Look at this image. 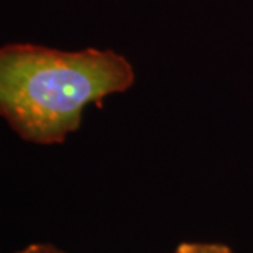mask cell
I'll use <instances>...</instances> for the list:
<instances>
[{"label":"cell","mask_w":253,"mask_h":253,"mask_svg":"<svg viewBox=\"0 0 253 253\" xmlns=\"http://www.w3.org/2000/svg\"><path fill=\"white\" fill-rule=\"evenodd\" d=\"M134 80L132 64L111 49L7 44L0 47V118L26 142L62 144L87 106L129 90Z\"/></svg>","instance_id":"obj_1"},{"label":"cell","mask_w":253,"mask_h":253,"mask_svg":"<svg viewBox=\"0 0 253 253\" xmlns=\"http://www.w3.org/2000/svg\"><path fill=\"white\" fill-rule=\"evenodd\" d=\"M173 253H232V249L219 242H183Z\"/></svg>","instance_id":"obj_2"},{"label":"cell","mask_w":253,"mask_h":253,"mask_svg":"<svg viewBox=\"0 0 253 253\" xmlns=\"http://www.w3.org/2000/svg\"><path fill=\"white\" fill-rule=\"evenodd\" d=\"M12 253H42V244H31L25 249H20V250H15Z\"/></svg>","instance_id":"obj_3"},{"label":"cell","mask_w":253,"mask_h":253,"mask_svg":"<svg viewBox=\"0 0 253 253\" xmlns=\"http://www.w3.org/2000/svg\"><path fill=\"white\" fill-rule=\"evenodd\" d=\"M42 253H66V252H62L61 249H57V247H54V245L42 244Z\"/></svg>","instance_id":"obj_4"}]
</instances>
